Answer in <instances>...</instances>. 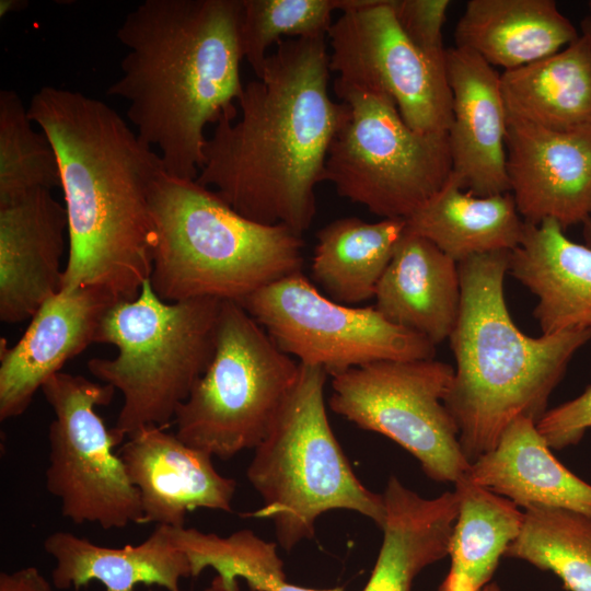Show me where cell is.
I'll use <instances>...</instances> for the list:
<instances>
[{
  "mask_svg": "<svg viewBox=\"0 0 591 591\" xmlns=\"http://www.w3.org/2000/svg\"><path fill=\"white\" fill-rule=\"evenodd\" d=\"M205 591H225V590H223L215 580H212L210 587H208Z\"/></svg>",
  "mask_w": 591,
  "mask_h": 591,
  "instance_id": "ab89813d",
  "label": "cell"
},
{
  "mask_svg": "<svg viewBox=\"0 0 591 591\" xmlns=\"http://www.w3.org/2000/svg\"><path fill=\"white\" fill-rule=\"evenodd\" d=\"M511 252L457 264L461 308L449 338L456 367L444 404L471 464L495 448L515 418L541 419L573 355L591 340L588 328L540 337L518 328L503 293Z\"/></svg>",
  "mask_w": 591,
  "mask_h": 591,
  "instance_id": "277c9868",
  "label": "cell"
},
{
  "mask_svg": "<svg viewBox=\"0 0 591 591\" xmlns=\"http://www.w3.org/2000/svg\"><path fill=\"white\" fill-rule=\"evenodd\" d=\"M241 11L242 0H144L116 32L128 51L106 95L129 103L137 135L174 177L196 179L206 126L237 116Z\"/></svg>",
  "mask_w": 591,
  "mask_h": 591,
  "instance_id": "3957f363",
  "label": "cell"
},
{
  "mask_svg": "<svg viewBox=\"0 0 591 591\" xmlns=\"http://www.w3.org/2000/svg\"><path fill=\"white\" fill-rule=\"evenodd\" d=\"M581 34L587 37V39L589 40L591 45V22L588 18H586L581 22Z\"/></svg>",
  "mask_w": 591,
  "mask_h": 591,
  "instance_id": "74e56055",
  "label": "cell"
},
{
  "mask_svg": "<svg viewBox=\"0 0 591 591\" xmlns=\"http://www.w3.org/2000/svg\"><path fill=\"white\" fill-rule=\"evenodd\" d=\"M331 409L407 450L437 483L468 471L457 425L444 399L454 368L434 359L383 360L332 374Z\"/></svg>",
  "mask_w": 591,
  "mask_h": 591,
  "instance_id": "30bf717a",
  "label": "cell"
},
{
  "mask_svg": "<svg viewBox=\"0 0 591 591\" xmlns=\"http://www.w3.org/2000/svg\"><path fill=\"white\" fill-rule=\"evenodd\" d=\"M536 422L512 420L495 448L471 464L466 476L519 508H563L591 518V485L552 453Z\"/></svg>",
  "mask_w": 591,
  "mask_h": 591,
  "instance_id": "44dd1931",
  "label": "cell"
},
{
  "mask_svg": "<svg viewBox=\"0 0 591 591\" xmlns=\"http://www.w3.org/2000/svg\"><path fill=\"white\" fill-rule=\"evenodd\" d=\"M454 487L459 512L449 545L450 570L437 591H483L520 534L524 511L466 474Z\"/></svg>",
  "mask_w": 591,
  "mask_h": 591,
  "instance_id": "83f0119b",
  "label": "cell"
},
{
  "mask_svg": "<svg viewBox=\"0 0 591 591\" xmlns=\"http://www.w3.org/2000/svg\"><path fill=\"white\" fill-rule=\"evenodd\" d=\"M27 112L60 166L69 242L60 290L93 286L135 300L152 270L160 154L113 107L78 91L43 86Z\"/></svg>",
  "mask_w": 591,
  "mask_h": 591,
  "instance_id": "7a4b0ae2",
  "label": "cell"
},
{
  "mask_svg": "<svg viewBox=\"0 0 591 591\" xmlns=\"http://www.w3.org/2000/svg\"><path fill=\"white\" fill-rule=\"evenodd\" d=\"M300 363L235 301H222L211 362L175 415L178 439L229 460L255 449L294 386Z\"/></svg>",
  "mask_w": 591,
  "mask_h": 591,
  "instance_id": "ba28073f",
  "label": "cell"
},
{
  "mask_svg": "<svg viewBox=\"0 0 591 591\" xmlns=\"http://www.w3.org/2000/svg\"><path fill=\"white\" fill-rule=\"evenodd\" d=\"M55 418L48 428L46 488L60 500L65 518L104 530L142 523L138 489L120 455V442L97 406L111 404L116 389L82 375L58 372L42 386Z\"/></svg>",
  "mask_w": 591,
  "mask_h": 591,
  "instance_id": "8fae6325",
  "label": "cell"
},
{
  "mask_svg": "<svg viewBox=\"0 0 591 591\" xmlns=\"http://www.w3.org/2000/svg\"><path fill=\"white\" fill-rule=\"evenodd\" d=\"M328 57L324 35L280 40L260 77L243 86L241 117L215 124L196 181L245 218L302 235L316 212L331 143L349 114L329 96Z\"/></svg>",
  "mask_w": 591,
  "mask_h": 591,
  "instance_id": "6da1fadb",
  "label": "cell"
},
{
  "mask_svg": "<svg viewBox=\"0 0 591 591\" xmlns=\"http://www.w3.org/2000/svg\"><path fill=\"white\" fill-rule=\"evenodd\" d=\"M164 429L141 428L118 451L140 495L141 524L183 528L195 509L231 512L235 480L216 470L209 453Z\"/></svg>",
  "mask_w": 591,
  "mask_h": 591,
  "instance_id": "2e32d148",
  "label": "cell"
},
{
  "mask_svg": "<svg viewBox=\"0 0 591 591\" xmlns=\"http://www.w3.org/2000/svg\"><path fill=\"white\" fill-rule=\"evenodd\" d=\"M483 591H501L500 587L495 583V582H490L489 584H487Z\"/></svg>",
  "mask_w": 591,
  "mask_h": 591,
  "instance_id": "f35d334b",
  "label": "cell"
},
{
  "mask_svg": "<svg viewBox=\"0 0 591 591\" xmlns=\"http://www.w3.org/2000/svg\"><path fill=\"white\" fill-rule=\"evenodd\" d=\"M221 300L165 302L146 280L132 301L103 316L95 343L116 347L114 358H93L89 371L123 394L113 433L121 443L144 427L166 428L213 357Z\"/></svg>",
  "mask_w": 591,
  "mask_h": 591,
  "instance_id": "8992f818",
  "label": "cell"
},
{
  "mask_svg": "<svg viewBox=\"0 0 591 591\" xmlns=\"http://www.w3.org/2000/svg\"><path fill=\"white\" fill-rule=\"evenodd\" d=\"M445 69L452 93V172L475 196L509 193L500 74L476 53L456 46L447 48Z\"/></svg>",
  "mask_w": 591,
  "mask_h": 591,
  "instance_id": "e0dca14e",
  "label": "cell"
},
{
  "mask_svg": "<svg viewBox=\"0 0 591 591\" xmlns=\"http://www.w3.org/2000/svg\"><path fill=\"white\" fill-rule=\"evenodd\" d=\"M116 302L99 287L60 290L36 311L14 346L1 340V421L24 414L44 383L95 343L103 316Z\"/></svg>",
  "mask_w": 591,
  "mask_h": 591,
  "instance_id": "9a60e30c",
  "label": "cell"
},
{
  "mask_svg": "<svg viewBox=\"0 0 591 591\" xmlns=\"http://www.w3.org/2000/svg\"><path fill=\"white\" fill-rule=\"evenodd\" d=\"M464 189L463 181L451 171L443 186L405 220V230L431 241L457 264L475 255L517 248L524 221L512 194L478 197Z\"/></svg>",
  "mask_w": 591,
  "mask_h": 591,
  "instance_id": "d4e9b609",
  "label": "cell"
},
{
  "mask_svg": "<svg viewBox=\"0 0 591 591\" xmlns=\"http://www.w3.org/2000/svg\"><path fill=\"white\" fill-rule=\"evenodd\" d=\"M327 37L335 83L386 94L418 132H448L452 93L445 60L428 56L406 36L391 0H369L343 12Z\"/></svg>",
  "mask_w": 591,
  "mask_h": 591,
  "instance_id": "4fadbf2b",
  "label": "cell"
},
{
  "mask_svg": "<svg viewBox=\"0 0 591 591\" xmlns=\"http://www.w3.org/2000/svg\"><path fill=\"white\" fill-rule=\"evenodd\" d=\"M449 0H391L395 18L406 36L425 54L445 60L442 27Z\"/></svg>",
  "mask_w": 591,
  "mask_h": 591,
  "instance_id": "d6a6232c",
  "label": "cell"
},
{
  "mask_svg": "<svg viewBox=\"0 0 591 591\" xmlns=\"http://www.w3.org/2000/svg\"><path fill=\"white\" fill-rule=\"evenodd\" d=\"M507 114L558 131L591 127V45L561 50L500 74Z\"/></svg>",
  "mask_w": 591,
  "mask_h": 591,
  "instance_id": "484cf974",
  "label": "cell"
},
{
  "mask_svg": "<svg viewBox=\"0 0 591 591\" xmlns=\"http://www.w3.org/2000/svg\"><path fill=\"white\" fill-rule=\"evenodd\" d=\"M327 372L300 363L294 386L247 467L263 507L250 517L273 521L277 543L290 552L315 533L325 512L350 510L382 528L383 495L354 473L329 425L324 386Z\"/></svg>",
  "mask_w": 591,
  "mask_h": 591,
  "instance_id": "52a82bcc",
  "label": "cell"
},
{
  "mask_svg": "<svg viewBox=\"0 0 591 591\" xmlns=\"http://www.w3.org/2000/svg\"><path fill=\"white\" fill-rule=\"evenodd\" d=\"M579 36L554 0H470L454 31L456 47L505 71L548 57Z\"/></svg>",
  "mask_w": 591,
  "mask_h": 591,
  "instance_id": "cb8c5ba5",
  "label": "cell"
},
{
  "mask_svg": "<svg viewBox=\"0 0 591 591\" xmlns=\"http://www.w3.org/2000/svg\"><path fill=\"white\" fill-rule=\"evenodd\" d=\"M582 224H583V239L586 241V245L591 247V217L587 219Z\"/></svg>",
  "mask_w": 591,
  "mask_h": 591,
  "instance_id": "8d00e7d4",
  "label": "cell"
},
{
  "mask_svg": "<svg viewBox=\"0 0 591 591\" xmlns=\"http://www.w3.org/2000/svg\"><path fill=\"white\" fill-rule=\"evenodd\" d=\"M334 92L349 114L331 143L325 181L383 219L406 220L452 171L448 132L412 129L384 93L335 82Z\"/></svg>",
  "mask_w": 591,
  "mask_h": 591,
  "instance_id": "9c48e42d",
  "label": "cell"
},
{
  "mask_svg": "<svg viewBox=\"0 0 591 591\" xmlns=\"http://www.w3.org/2000/svg\"><path fill=\"white\" fill-rule=\"evenodd\" d=\"M505 557L551 571L568 591H591V518L563 508L524 510V522Z\"/></svg>",
  "mask_w": 591,
  "mask_h": 591,
  "instance_id": "f546056e",
  "label": "cell"
},
{
  "mask_svg": "<svg viewBox=\"0 0 591 591\" xmlns=\"http://www.w3.org/2000/svg\"><path fill=\"white\" fill-rule=\"evenodd\" d=\"M564 231L554 219L524 221L510 255V274L537 298L533 315L543 334L591 329V247Z\"/></svg>",
  "mask_w": 591,
  "mask_h": 591,
  "instance_id": "ffe728a7",
  "label": "cell"
},
{
  "mask_svg": "<svg viewBox=\"0 0 591 591\" xmlns=\"http://www.w3.org/2000/svg\"><path fill=\"white\" fill-rule=\"evenodd\" d=\"M405 227L404 219L332 221L316 233L313 280L327 298L345 305L373 298Z\"/></svg>",
  "mask_w": 591,
  "mask_h": 591,
  "instance_id": "4316f807",
  "label": "cell"
},
{
  "mask_svg": "<svg viewBox=\"0 0 591 591\" xmlns=\"http://www.w3.org/2000/svg\"><path fill=\"white\" fill-rule=\"evenodd\" d=\"M507 174L524 221L565 230L591 217V127L558 131L507 114Z\"/></svg>",
  "mask_w": 591,
  "mask_h": 591,
  "instance_id": "5bb4252c",
  "label": "cell"
},
{
  "mask_svg": "<svg viewBox=\"0 0 591 591\" xmlns=\"http://www.w3.org/2000/svg\"><path fill=\"white\" fill-rule=\"evenodd\" d=\"M240 303L283 352L328 375L383 360L433 359L436 345L387 321L375 306L333 301L297 273Z\"/></svg>",
  "mask_w": 591,
  "mask_h": 591,
  "instance_id": "7c38bea8",
  "label": "cell"
},
{
  "mask_svg": "<svg viewBox=\"0 0 591 591\" xmlns=\"http://www.w3.org/2000/svg\"><path fill=\"white\" fill-rule=\"evenodd\" d=\"M44 548L55 561L51 583L59 590L99 581L105 591H135L138 584L182 591L179 581L192 577L189 561L166 525H157L138 545L118 548L56 531L45 538Z\"/></svg>",
  "mask_w": 591,
  "mask_h": 591,
  "instance_id": "7402d4cb",
  "label": "cell"
},
{
  "mask_svg": "<svg viewBox=\"0 0 591 591\" xmlns=\"http://www.w3.org/2000/svg\"><path fill=\"white\" fill-rule=\"evenodd\" d=\"M382 495L383 540L362 591H412L426 567L448 556L459 500L454 490L424 498L396 476L389 478Z\"/></svg>",
  "mask_w": 591,
  "mask_h": 591,
  "instance_id": "603a6c76",
  "label": "cell"
},
{
  "mask_svg": "<svg viewBox=\"0 0 591 591\" xmlns=\"http://www.w3.org/2000/svg\"><path fill=\"white\" fill-rule=\"evenodd\" d=\"M155 224L150 283L165 302H241L303 267L302 235L236 212L196 179L163 171L150 193Z\"/></svg>",
  "mask_w": 591,
  "mask_h": 591,
  "instance_id": "5b68a950",
  "label": "cell"
},
{
  "mask_svg": "<svg viewBox=\"0 0 591 591\" xmlns=\"http://www.w3.org/2000/svg\"><path fill=\"white\" fill-rule=\"evenodd\" d=\"M28 2L25 0H1L0 1V18H4L10 13L19 12L26 8Z\"/></svg>",
  "mask_w": 591,
  "mask_h": 591,
  "instance_id": "d590c367",
  "label": "cell"
},
{
  "mask_svg": "<svg viewBox=\"0 0 591 591\" xmlns=\"http://www.w3.org/2000/svg\"><path fill=\"white\" fill-rule=\"evenodd\" d=\"M68 215L51 190L0 207V320L32 317L60 291Z\"/></svg>",
  "mask_w": 591,
  "mask_h": 591,
  "instance_id": "ac0fdd59",
  "label": "cell"
},
{
  "mask_svg": "<svg viewBox=\"0 0 591 591\" xmlns=\"http://www.w3.org/2000/svg\"><path fill=\"white\" fill-rule=\"evenodd\" d=\"M536 427L551 449L578 444L591 428V385L576 398L546 410Z\"/></svg>",
  "mask_w": 591,
  "mask_h": 591,
  "instance_id": "836d02e7",
  "label": "cell"
},
{
  "mask_svg": "<svg viewBox=\"0 0 591 591\" xmlns=\"http://www.w3.org/2000/svg\"><path fill=\"white\" fill-rule=\"evenodd\" d=\"M20 95L0 91V207L37 190L61 188L56 151L35 129Z\"/></svg>",
  "mask_w": 591,
  "mask_h": 591,
  "instance_id": "4dcf8cb0",
  "label": "cell"
},
{
  "mask_svg": "<svg viewBox=\"0 0 591 591\" xmlns=\"http://www.w3.org/2000/svg\"><path fill=\"white\" fill-rule=\"evenodd\" d=\"M588 8H589V11H590V15L588 16V19L591 22V1L588 2Z\"/></svg>",
  "mask_w": 591,
  "mask_h": 591,
  "instance_id": "60d3db41",
  "label": "cell"
},
{
  "mask_svg": "<svg viewBox=\"0 0 591 591\" xmlns=\"http://www.w3.org/2000/svg\"><path fill=\"white\" fill-rule=\"evenodd\" d=\"M171 530L189 561L192 577L211 568L217 572L213 580L225 591H240L239 578L253 591H346L343 587L317 590L288 582L277 544L251 530H240L224 537L193 528Z\"/></svg>",
  "mask_w": 591,
  "mask_h": 591,
  "instance_id": "f1b7e54d",
  "label": "cell"
},
{
  "mask_svg": "<svg viewBox=\"0 0 591 591\" xmlns=\"http://www.w3.org/2000/svg\"><path fill=\"white\" fill-rule=\"evenodd\" d=\"M0 591H55V587L33 566L0 573Z\"/></svg>",
  "mask_w": 591,
  "mask_h": 591,
  "instance_id": "e575fe53",
  "label": "cell"
},
{
  "mask_svg": "<svg viewBox=\"0 0 591 591\" xmlns=\"http://www.w3.org/2000/svg\"><path fill=\"white\" fill-rule=\"evenodd\" d=\"M374 298L387 321L437 346L450 338L459 318L457 263L431 241L405 230Z\"/></svg>",
  "mask_w": 591,
  "mask_h": 591,
  "instance_id": "d6986e66",
  "label": "cell"
},
{
  "mask_svg": "<svg viewBox=\"0 0 591 591\" xmlns=\"http://www.w3.org/2000/svg\"><path fill=\"white\" fill-rule=\"evenodd\" d=\"M343 0H242L239 45L243 59L257 78L267 50L286 38L327 35L332 13Z\"/></svg>",
  "mask_w": 591,
  "mask_h": 591,
  "instance_id": "1f68e13d",
  "label": "cell"
}]
</instances>
